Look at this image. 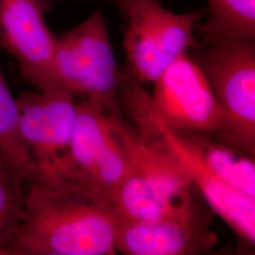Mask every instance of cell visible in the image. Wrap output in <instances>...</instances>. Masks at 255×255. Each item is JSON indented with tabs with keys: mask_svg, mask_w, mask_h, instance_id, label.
I'll return each mask as SVG.
<instances>
[{
	"mask_svg": "<svg viewBox=\"0 0 255 255\" xmlns=\"http://www.w3.org/2000/svg\"><path fill=\"white\" fill-rule=\"evenodd\" d=\"M24 195V217L8 255H114L119 218L109 198L53 171L40 172Z\"/></svg>",
	"mask_w": 255,
	"mask_h": 255,
	"instance_id": "cell-1",
	"label": "cell"
},
{
	"mask_svg": "<svg viewBox=\"0 0 255 255\" xmlns=\"http://www.w3.org/2000/svg\"><path fill=\"white\" fill-rule=\"evenodd\" d=\"M113 121L128 159L127 173L111 196L119 218L146 221L170 213L193 186L186 169L153 125L136 126L122 115Z\"/></svg>",
	"mask_w": 255,
	"mask_h": 255,
	"instance_id": "cell-2",
	"label": "cell"
},
{
	"mask_svg": "<svg viewBox=\"0 0 255 255\" xmlns=\"http://www.w3.org/2000/svg\"><path fill=\"white\" fill-rule=\"evenodd\" d=\"M123 90L146 114L178 134H209L219 139L226 128V117L209 83L189 53L178 57L153 82L127 79Z\"/></svg>",
	"mask_w": 255,
	"mask_h": 255,
	"instance_id": "cell-3",
	"label": "cell"
},
{
	"mask_svg": "<svg viewBox=\"0 0 255 255\" xmlns=\"http://www.w3.org/2000/svg\"><path fill=\"white\" fill-rule=\"evenodd\" d=\"M190 50L226 117L218 140L255 159V40L197 42Z\"/></svg>",
	"mask_w": 255,
	"mask_h": 255,
	"instance_id": "cell-4",
	"label": "cell"
},
{
	"mask_svg": "<svg viewBox=\"0 0 255 255\" xmlns=\"http://www.w3.org/2000/svg\"><path fill=\"white\" fill-rule=\"evenodd\" d=\"M55 37V74L60 87L110 115H122L119 91L125 73L119 69L101 9Z\"/></svg>",
	"mask_w": 255,
	"mask_h": 255,
	"instance_id": "cell-5",
	"label": "cell"
},
{
	"mask_svg": "<svg viewBox=\"0 0 255 255\" xmlns=\"http://www.w3.org/2000/svg\"><path fill=\"white\" fill-rule=\"evenodd\" d=\"M122 14L128 25L123 38L128 77L153 83L164 69L197 44L196 30L205 9L177 13L159 0H128Z\"/></svg>",
	"mask_w": 255,
	"mask_h": 255,
	"instance_id": "cell-6",
	"label": "cell"
},
{
	"mask_svg": "<svg viewBox=\"0 0 255 255\" xmlns=\"http://www.w3.org/2000/svg\"><path fill=\"white\" fill-rule=\"evenodd\" d=\"M127 155L114 126L113 115L84 101L67 153L41 171H53L104 195L117 188L127 171Z\"/></svg>",
	"mask_w": 255,
	"mask_h": 255,
	"instance_id": "cell-7",
	"label": "cell"
},
{
	"mask_svg": "<svg viewBox=\"0 0 255 255\" xmlns=\"http://www.w3.org/2000/svg\"><path fill=\"white\" fill-rule=\"evenodd\" d=\"M213 215L193 184L175 209L146 221L119 220L117 251L127 255H198L218 243Z\"/></svg>",
	"mask_w": 255,
	"mask_h": 255,
	"instance_id": "cell-8",
	"label": "cell"
},
{
	"mask_svg": "<svg viewBox=\"0 0 255 255\" xmlns=\"http://www.w3.org/2000/svg\"><path fill=\"white\" fill-rule=\"evenodd\" d=\"M42 0H0V46L16 61L35 90L61 88L55 74V34Z\"/></svg>",
	"mask_w": 255,
	"mask_h": 255,
	"instance_id": "cell-9",
	"label": "cell"
},
{
	"mask_svg": "<svg viewBox=\"0 0 255 255\" xmlns=\"http://www.w3.org/2000/svg\"><path fill=\"white\" fill-rule=\"evenodd\" d=\"M16 102L19 135L39 172L67 153L79 103L64 88L26 90L19 94Z\"/></svg>",
	"mask_w": 255,
	"mask_h": 255,
	"instance_id": "cell-10",
	"label": "cell"
},
{
	"mask_svg": "<svg viewBox=\"0 0 255 255\" xmlns=\"http://www.w3.org/2000/svg\"><path fill=\"white\" fill-rule=\"evenodd\" d=\"M141 120L153 125L178 157L214 215H218L234 232L240 244H255V198L248 196L222 180L202 163L182 137L143 113Z\"/></svg>",
	"mask_w": 255,
	"mask_h": 255,
	"instance_id": "cell-11",
	"label": "cell"
},
{
	"mask_svg": "<svg viewBox=\"0 0 255 255\" xmlns=\"http://www.w3.org/2000/svg\"><path fill=\"white\" fill-rule=\"evenodd\" d=\"M178 135L210 170L238 190L255 198V159L209 134Z\"/></svg>",
	"mask_w": 255,
	"mask_h": 255,
	"instance_id": "cell-12",
	"label": "cell"
},
{
	"mask_svg": "<svg viewBox=\"0 0 255 255\" xmlns=\"http://www.w3.org/2000/svg\"><path fill=\"white\" fill-rule=\"evenodd\" d=\"M206 19L198 27V43L255 40V0H207Z\"/></svg>",
	"mask_w": 255,
	"mask_h": 255,
	"instance_id": "cell-13",
	"label": "cell"
},
{
	"mask_svg": "<svg viewBox=\"0 0 255 255\" xmlns=\"http://www.w3.org/2000/svg\"><path fill=\"white\" fill-rule=\"evenodd\" d=\"M0 148L20 182H29L38 167L24 146L18 131V108L0 65Z\"/></svg>",
	"mask_w": 255,
	"mask_h": 255,
	"instance_id": "cell-14",
	"label": "cell"
},
{
	"mask_svg": "<svg viewBox=\"0 0 255 255\" xmlns=\"http://www.w3.org/2000/svg\"><path fill=\"white\" fill-rule=\"evenodd\" d=\"M23 217L22 182L0 148V255H8L7 242Z\"/></svg>",
	"mask_w": 255,
	"mask_h": 255,
	"instance_id": "cell-15",
	"label": "cell"
},
{
	"mask_svg": "<svg viewBox=\"0 0 255 255\" xmlns=\"http://www.w3.org/2000/svg\"><path fill=\"white\" fill-rule=\"evenodd\" d=\"M42 1H43V3L45 4L47 11H49V10H51L52 8L54 7V5L56 3L60 2V1H63V0H42ZM102 1L112 2L113 4L117 5L118 8H119V9H120V11H121L128 0H102Z\"/></svg>",
	"mask_w": 255,
	"mask_h": 255,
	"instance_id": "cell-16",
	"label": "cell"
}]
</instances>
